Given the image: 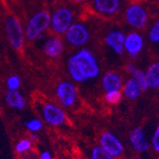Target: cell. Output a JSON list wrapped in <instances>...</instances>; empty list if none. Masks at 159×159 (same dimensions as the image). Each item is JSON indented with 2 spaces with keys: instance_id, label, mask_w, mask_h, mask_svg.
<instances>
[{
  "instance_id": "31",
  "label": "cell",
  "mask_w": 159,
  "mask_h": 159,
  "mask_svg": "<svg viewBox=\"0 0 159 159\" xmlns=\"http://www.w3.org/2000/svg\"><path fill=\"white\" fill-rule=\"evenodd\" d=\"M47 1L49 2V3H52V4H54V3H56L58 0H47Z\"/></svg>"
},
{
  "instance_id": "12",
  "label": "cell",
  "mask_w": 159,
  "mask_h": 159,
  "mask_svg": "<svg viewBox=\"0 0 159 159\" xmlns=\"http://www.w3.org/2000/svg\"><path fill=\"white\" fill-rule=\"evenodd\" d=\"M126 34L117 29H113L107 33L104 37L106 46L115 54L121 55L124 53V40Z\"/></svg>"
},
{
  "instance_id": "8",
  "label": "cell",
  "mask_w": 159,
  "mask_h": 159,
  "mask_svg": "<svg viewBox=\"0 0 159 159\" xmlns=\"http://www.w3.org/2000/svg\"><path fill=\"white\" fill-rule=\"evenodd\" d=\"M126 22L134 30H142L149 23L148 10L139 3L129 4L124 12Z\"/></svg>"
},
{
  "instance_id": "29",
  "label": "cell",
  "mask_w": 159,
  "mask_h": 159,
  "mask_svg": "<svg viewBox=\"0 0 159 159\" xmlns=\"http://www.w3.org/2000/svg\"><path fill=\"white\" fill-rule=\"evenodd\" d=\"M69 1L71 2V3H74V4H81V3L88 1V0H69Z\"/></svg>"
},
{
  "instance_id": "3",
  "label": "cell",
  "mask_w": 159,
  "mask_h": 159,
  "mask_svg": "<svg viewBox=\"0 0 159 159\" xmlns=\"http://www.w3.org/2000/svg\"><path fill=\"white\" fill-rule=\"evenodd\" d=\"M4 30L10 46L14 51H21L24 47L26 37L20 20L13 14H8L4 21Z\"/></svg>"
},
{
  "instance_id": "14",
  "label": "cell",
  "mask_w": 159,
  "mask_h": 159,
  "mask_svg": "<svg viewBox=\"0 0 159 159\" xmlns=\"http://www.w3.org/2000/svg\"><path fill=\"white\" fill-rule=\"evenodd\" d=\"M129 141L133 149L137 152H146L150 150L151 144L147 139L145 132L142 128H134L129 134Z\"/></svg>"
},
{
  "instance_id": "25",
  "label": "cell",
  "mask_w": 159,
  "mask_h": 159,
  "mask_svg": "<svg viewBox=\"0 0 159 159\" xmlns=\"http://www.w3.org/2000/svg\"><path fill=\"white\" fill-rule=\"evenodd\" d=\"M7 90H19L21 87V79L18 75H12L6 79Z\"/></svg>"
},
{
  "instance_id": "9",
  "label": "cell",
  "mask_w": 159,
  "mask_h": 159,
  "mask_svg": "<svg viewBox=\"0 0 159 159\" xmlns=\"http://www.w3.org/2000/svg\"><path fill=\"white\" fill-rule=\"evenodd\" d=\"M98 145L114 158H119L125 152L122 141L111 132H103L98 137Z\"/></svg>"
},
{
  "instance_id": "17",
  "label": "cell",
  "mask_w": 159,
  "mask_h": 159,
  "mask_svg": "<svg viewBox=\"0 0 159 159\" xmlns=\"http://www.w3.org/2000/svg\"><path fill=\"white\" fill-rule=\"evenodd\" d=\"M121 93H122V95L125 96L127 99L131 101H134L141 96V93L143 92L140 89V87L138 86L137 82L133 77H129L123 83Z\"/></svg>"
},
{
  "instance_id": "21",
  "label": "cell",
  "mask_w": 159,
  "mask_h": 159,
  "mask_svg": "<svg viewBox=\"0 0 159 159\" xmlns=\"http://www.w3.org/2000/svg\"><path fill=\"white\" fill-rule=\"evenodd\" d=\"M32 148H33V141L30 138L19 139L16 143V145H14V150L20 155H23L24 153L30 152Z\"/></svg>"
},
{
  "instance_id": "16",
  "label": "cell",
  "mask_w": 159,
  "mask_h": 159,
  "mask_svg": "<svg viewBox=\"0 0 159 159\" xmlns=\"http://www.w3.org/2000/svg\"><path fill=\"white\" fill-rule=\"evenodd\" d=\"M4 98L6 104L11 109L24 111L27 107V101L19 90H7Z\"/></svg>"
},
{
  "instance_id": "20",
  "label": "cell",
  "mask_w": 159,
  "mask_h": 159,
  "mask_svg": "<svg viewBox=\"0 0 159 159\" xmlns=\"http://www.w3.org/2000/svg\"><path fill=\"white\" fill-rule=\"evenodd\" d=\"M131 75L137 82V84L140 87V89L142 90V92H147L149 90L147 78H146V75H145V71H143V70H139L137 68Z\"/></svg>"
},
{
  "instance_id": "28",
  "label": "cell",
  "mask_w": 159,
  "mask_h": 159,
  "mask_svg": "<svg viewBox=\"0 0 159 159\" xmlns=\"http://www.w3.org/2000/svg\"><path fill=\"white\" fill-rule=\"evenodd\" d=\"M136 69H137V67H136L133 62L128 63V64H127V66H126V70H127V71L129 73V75H131L134 73V71Z\"/></svg>"
},
{
  "instance_id": "26",
  "label": "cell",
  "mask_w": 159,
  "mask_h": 159,
  "mask_svg": "<svg viewBox=\"0 0 159 159\" xmlns=\"http://www.w3.org/2000/svg\"><path fill=\"white\" fill-rule=\"evenodd\" d=\"M151 147L152 148V150L156 152V153H159V123L155 129V131L152 136V139H151Z\"/></svg>"
},
{
  "instance_id": "30",
  "label": "cell",
  "mask_w": 159,
  "mask_h": 159,
  "mask_svg": "<svg viewBox=\"0 0 159 159\" xmlns=\"http://www.w3.org/2000/svg\"><path fill=\"white\" fill-rule=\"evenodd\" d=\"M30 139L33 141V143H34V141H37V134H31Z\"/></svg>"
},
{
  "instance_id": "18",
  "label": "cell",
  "mask_w": 159,
  "mask_h": 159,
  "mask_svg": "<svg viewBox=\"0 0 159 159\" xmlns=\"http://www.w3.org/2000/svg\"><path fill=\"white\" fill-rule=\"evenodd\" d=\"M145 75L149 89H157L159 86V62L152 63L147 68Z\"/></svg>"
},
{
  "instance_id": "6",
  "label": "cell",
  "mask_w": 159,
  "mask_h": 159,
  "mask_svg": "<svg viewBox=\"0 0 159 159\" xmlns=\"http://www.w3.org/2000/svg\"><path fill=\"white\" fill-rule=\"evenodd\" d=\"M42 121L51 127H61L67 121L65 110L53 102H45L40 107Z\"/></svg>"
},
{
  "instance_id": "15",
  "label": "cell",
  "mask_w": 159,
  "mask_h": 159,
  "mask_svg": "<svg viewBox=\"0 0 159 159\" xmlns=\"http://www.w3.org/2000/svg\"><path fill=\"white\" fill-rule=\"evenodd\" d=\"M121 75L115 71H108L101 78V88L105 93L111 91H121L123 86Z\"/></svg>"
},
{
  "instance_id": "22",
  "label": "cell",
  "mask_w": 159,
  "mask_h": 159,
  "mask_svg": "<svg viewBox=\"0 0 159 159\" xmlns=\"http://www.w3.org/2000/svg\"><path fill=\"white\" fill-rule=\"evenodd\" d=\"M89 159H116V158L112 157L99 145H95L90 151Z\"/></svg>"
},
{
  "instance_id": "24",
  "label": "cell",
  "mask_w": 159,
  "mask_h": 159,
  "mask_svg": "<svg viewBox=\"0 0 159 159\" xmlns=\"http://www.w3.org/2000/svg\"><path fill=\"white\" fill-rule=\"evenodd\" d=\"M148 38L153 44H159V20L155 21L149 29Z\"/></svg>"
},
{
  "instance_id": "5",
  "label": "cell",
  "mask_w": 159,
  "mask_h": 159,
  "mask_svg": "<svg viewBox=\"0 0 159 159\" xmlns=\"http://www.w3.org/2000/svg\"><path fill=\"white\" fill-rule=\"evenodd\" d=\"M55 97L63 109L73 108L78 100V92L73 81L63 80L56 85Z\"/></svg>"
},
{
  "instance_id": "7",
  "label": "cell",
  "mask_w": 159,
  "mask_h": 159,
  "mask_svg": "<svg viewBox=\"0 0 159 159\" xmlns=\"http://www.w3.org/2000/svg\"><path fill=\"white\" fill-rule=\"evenodd\" d=\"M65 40L69 45L75 48H83L91 38V32L86 24L74 22L64 34Z\"/></svg>"
},
{
  "instance_id": "10",
  "label": "cell",
  "mask_w": 159,
  "mask_h": 159,
  "mask_svg": "<svg viewBox=\"0 0 159 159\" xmlns=\"http://www.w3.org/2000/svg\"><path fill=\"white\" fill-rule=\"evenodd\" d=\"M145 46V40L141 34L137 32H131L125 36L124 40V52L129 57H137Z\"/></svg>"
},
{
  "instance_id": "4",
  "label": "cell",
  "mask_w": 159,
  "mask_h": 159,
  "mask_svg": "<svg viewBox=\"0 0 159 159\" xmlns=\"http://www.w3.org/2000/svg\"><path fill=\"white\" fill-rule=\"evenodd\" d=\"M74 22V11L68 6H59L51 13L50 29L55 35H64L69 27Z\"/></svg>"
},
{
  "instance_id": "19",
  "label": "cell",
  "mask_w": 159,
  "mask_h": 159,
  "mask_svg": "<svg viewBox=\"0 0 159 159\" xmlns=\"http://www.w3.org/2000/svg\"><path fill=\"white\" fill-rule=\"evenodd\" d=\"M24 127L26 128L27 131L30 132L31 134H37L43 129L44 122L40 118L33 117V118H30L24 121Z\"/></svg>"
},
{
  "instance_id": "11",
  "label": "cell",
  "mask_w": 159,
  "mask_h": 159,
  "mask_svg": "<svg viewBox=\"0 0 159 159\" xmlns=\"http://www.w3.org/2000/svg\"><path fill=\"white\" fill-rule=\"evenodd\" d=\"M92 7L100 16L111 17L121 9V0H92Z\"/></svg>"
},
{
  "instance_id": "13",
  "label": "cell",
  "mask_w": 159,
  "mask_h": 159,
  "mask_svg": "<svg viewBox=\"0 0 159 159\" xmlns=\"http://www.w3.org/2000/svg\"><path fill=\"white\" fill-rule=\"evenodd\" d=\"M65 50L63 40L59 35H53L46 39L43 44V52L49 58L55 59L62 55Z\"/></svg>"
},
{
  "instance_id": "1",
  "label": "cell",
  "mask_w": 159,
  "mask_h": 159,
  "mask_svg": "<svg viewBox=\"0 0 159 159\" xmlns=\"http://www.w3.org/2000/svg\"><path fill=\"white\" fill-rule=\"evenodd\" d=\"M67 71L74 83L85 84L98 78L101 74V66L90 49L80 48L69 56Z\"/></svg>"
},
{
  "instance_id": "27",
  "label": "cell",
  "mask_w": 159,
  "mask_h": 159,
  "mask_svg": "<svg viewBox=\"0 0 159 159\" xmlns=\"http://www.w3.org/2000/svg\"><path fill=\"white\" fill-rule=\"evenodd\" d=\"M38 159H52V154L50 151L48 150H43L39 155H38Z\"/></svg>"
},
{
  "instance_id": "2",
  "label": "cell",
  "mask_w": 159,
  "mask_h": 159,
  "mask_svg": "<svg viewBox=\"0 0 159 159\" xmlns=\"http://www.w3.org/2000/svg\"><path fill=\"white\" fill-rule=\"evenodd\" d=\"M51 24V12L47 10H40L34 12L27 21L24 33L25 37L29 41L43 39Z\"/></svg>"
},
{
  "instance_id": "33",
  "label": "cell",
  "mask_w": 159,
  "mask_h": 159,
  "mask_svg": "<svg viewBox=\"0 0 159 159\" xmlns=\"http://www.w3.org/2000/svg\"><path fill=\"white\" fill-rule=\"evenodd\" d=\"M145 1H146V0H145Z\"/></svg>"
},
{
  "instance_id": "23",
  "label": "cell",
  "mask_w": 159,
  "mask_h": 159,
  "mask_svg": "<svg viewBox=\"0 0 159 159\" xmlns=\"http://www.w3.org/2000/svg\"><path fill=\"white\" fill-rule=\"evenodd\" d=\"M122 93L121 91H111L108 93H105L104 99L107 103L111 105H116L118 104L122 99Z\"/></svg>"
},
{
  "instance_id": "32",
  "label": "cell",
  "mask_w": 159,
  "mask_h": 159,
  "mask_svg": "<svg viewBox=\"0 0 159 159\" xmlns=\"http://www.w3.org/2000/svg\"><path fill=\"white\" fill-rule=\"evenodd\" d=\"M157 89H159V86H158V88H157Z\"/></svg>"
}]
</instances>
